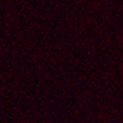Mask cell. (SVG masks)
Wrapping results in <instances>:
<instances>
[]
</instances>
